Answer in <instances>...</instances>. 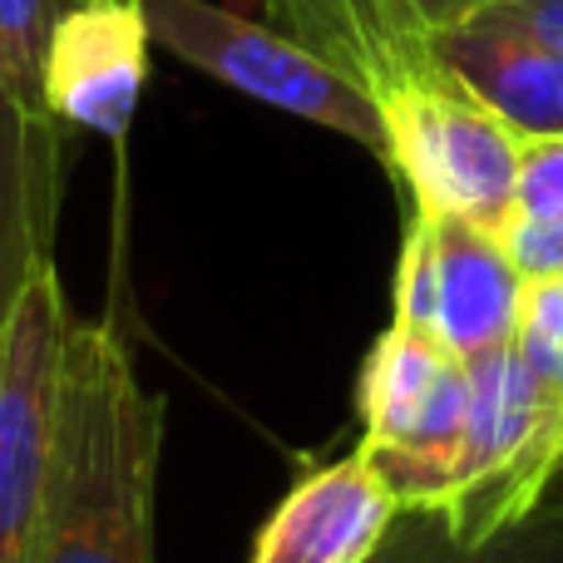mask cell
<instances>
[{"label":"cell","mask_w":563,"mask_h":563,"mask_svg":"<svg viewBox=\"0 0 563 563\" xmlns=\"http://www.w3.org/2000/svg\"><path fill=\"white\" fill-rule=\"evenodd\" d=\"M69 321L59 273L45 263L0 336V563H35L40 554Z\"/></svg>","instance_id":"obj_5"},{"label":"cell","mask_w":563,"mask_h":563,"mask_svg":"<svg viewBox=\"0 0 563 563\" xmlns=\"http://www.w3.org/2000/svg\"><path fill=\"white\" fill-rule=\"evenodd\" d=\"M69 5H85V0H0V75L20 95L45 99L40 95V59H45L49 30Z\"/></svg>","instance_id":"obj_12"},{"label":"cell","mask_w":563,"mask_h":563,"mask_svg":"<svg viewBox=\"0 0 563 563\" xmlns=\"http://www.w3.org/2000/svg\"><path fill=\"white\" fill-rule=\"evenodd\" d=\"M65 129L45 99L20 95L0 75V336L30 277L55 263L65 194Z\"/></svg>","instance_id":"obj_8"},{"label":"cell","mask_w":563,"mask_h":563,"mask_svg":"<svg viewBox=\"0 0 563 563\" xmlns=\"http://www.w3.org/2000/svg\"><path fill=\"white\" fill-rule=\"evenodd\" d=\"M489 5L505 10L515 25H525L529 35H539L563 55V0H489Z\"/></svg>","instance_id":"obj_17"},{"label":"cell","mask_w":563,"mask_h":563,"mask_svg":"<svg viewBox=\"0 0 563 563\" xmlns=\"http://www.w3.org/2000/svg\"><path fill=\"white\" fill-rule=\"evenodd\" d=\"M499 243L525 282L563 277V213H519L515 208L499 228Z\"/></svg>","instance_id":"obj_15"},{"label":"cell","mask_w":563,"mask_h":563,"mask_svg":"<svg viewBox=\"0 0 563 563\" xmlns=\"http://www.w3.org/2000/svg\"><path fill=\"white\" fill-rule=\"evenodd\" d=\"M158 465L164 396L139 380L114 321L75 317L35 563H158Z\"/></svg>","instance_id":"obj_1"},{"label":"cell","mask_w":563,"mask_h":563,"mask_svg":"<svg viewBox=\"0 0 563 563\" xmlns=\"http://www.w3.org/2000/svg\"><path fill=\"white\" fill-rule=\"evenodd\" d=\"M440 65L519 134H563V55L485 5L440 40Z\"/></svg>","instance_id":"obj_10"},{"label":"cell","mask_w":563,"mask_h":563,"mask_svg":"<svg viewBox=\"0 0 563 563\" xmlns=\"http://www.w3.org/2000/svg\"><path fill=\"white\" fill-rule=\"evenodd\" d=\"M450 563H563V505H539L525 525L479 549L450 544Z\"/></svg>","instance_id":"obj_14"},{"label":"cell","mask_w":563,"mask_h":563,"mask_svg":"<svg viewBox=\"0 0 563 563\" xmlns=\"http://www.w3.org/2000/svg\"><path fill=\"white\" fill-rule=\"evenodd\" d=\"M267 20L317 49L371 99L440 75V40L489 0H263Z\"/></svg>","instance_id":"obj_6"},{"label":"cell","mask_w":563,"mask_h":563,"mask_svg":"<svg viewBox=\"0 0 563 563\" xmlns=\"http://www.w3.org/2000/svg\"><path fill=\"white\" fill-rule=\"evenodd\" d=\"M148 40L174 59L213 75L238 95L273 104L291 119L321 124L386 164V119L380 104L361 85H351L336 65L291 40L287 30L247 20L213 0H139Z\"/></svg>","instance_id":"obj_3"},{"label":"cell","mask_w":563,"mask_h":563,"mask_svg":"<svg viewBox=\"0 0 563 563\" xmlns=\"http://www.w3.org/2000/svg\"><path fill=\"white\" fill-rule=\"evenodd\" d=\"M440 317V273H435V223L426 213H410L406 243L396 263V317L400 327H416L435 336Z\"/></svg>","instance_id":"obj_13"},{"label":"cell","mask_w":563,"mask_h":563,"mask_svg":"<svg viewBox=\"0 0 563 563\" xmlns=\"http://www.w3.org/2000/svg\"><path fill=\"white\" fill-rule=\"evenodd\" d=\"M396 519L400 505L386 479L351 450L282 495L253 544V563H376Z\"/></svg>","instance_id":"obj_9"},{"label":"cell","mask_w":563,"mask_h":563,"mask_svg":"<svg viewBox=\"0 0 563 563\" xmlns=\"http://www.w3.org/2000/svg\"><path fill=\"white\" fill-rule=\"evenodd\" d=\"M515 208L519 213H563V134H525Z\"/></svg>","instance_id":"obj_16"},{"label":"cell","mask_w":563,"mask_h":563,"mask_svg":"<svg viewBox=\"0 0 563 563\" xmlns=\"http://www.w3.org/2000/svg\"><path fill=\"white\" fill-rule=\"evenodd\" d=\"M148 25L139 0H85L55 20L40 59V95L69 129L124 139L148 75Z\"/></svg>","instance_id":"obj_7"},{"label":"cell","mask_w":563,"mask_h":563,"mask_svg":"<svg viewBox=\"0 0 563 563\" xmlns=\"http://www.w3.org/2000/svg\"><path fill=\"white\" fill-rule=\"evenodd\" d=\"M544 505H563V465H559V475H554V485H549V495H544Z\"/></svg>","instance_id":"obj_18"},{"label":"cell","mask_w":563,"mask_h":563,"mask_svg":"<svg viewBox=\"0 0 563 563\" xmlns=\"http://www.w3.org/2000/svg\"><path fill=\"white\" fill-rule=\"evenodd\" d=\"M435 223V273H440V317L435 336L460 361L489 356L509 346L525 307V277L509 263L499 233L460 218H430Z\"/></svg>","instance_id":"obj_11"},{"label":"cell","mask_w":563,"mask_h":563,"mask_svg":"<svg viewBox=\"0 0 563 563\" xmlns=\"http://www.w3.org/2000/svg\"><path fill=\"white\" fill-rule=\"evenodd\" d=\"M386 168L406 184L410 213L460 218L499 233L515 213L525 134L470 95L450 69L380 99Z\"/></svg>","instance_id":"obj_4"},{"label":"cell","mask_w":563,"mask_h":563,"mask_svg":"<svg viewBox=\"0 0 563 563\" xmlns=\"http://www.w3.org/2000/svg\"><path fill=\"white\" fill-rule=\"evenodd\" d=\"M361 455L400 515H440L460 479L470 371L440 336L390 321L361 366Z\"/></svg>","instance_id":"obj_2"}]
</instances>
